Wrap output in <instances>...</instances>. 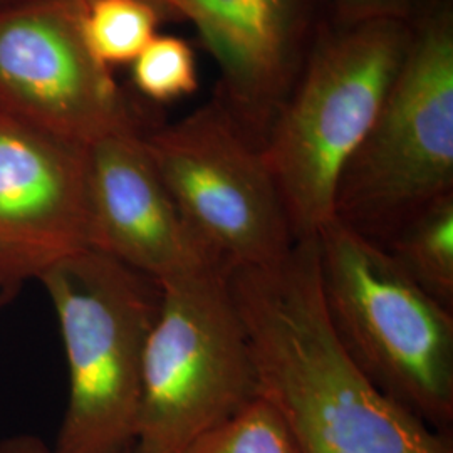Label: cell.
Returning a JSON list of instances; mask_svg holds the SVG:
<instances>
[{"label": "cell", "instance_id": "1", "mask_svg": "<svg viewBox=\"0 0 453 453\" xmlns=\"http://www.w3.org/2000/svg\"><path fill=\"white\" fill-rule=\"evenodd\" d=\"M259 396L306 453H453L450 438L391 403L357 370L324 304L318 242L228 271Z\"/></svg>", "mask_w": 453, "mask_h": 453}, {"label": "cell", "instance_id": "2", "mask_svg": "<svg viewBox=\"0 0 453 453\" xmlns=\"http://www.w3.org/2000/svg\"><path fill=\"white\" fill-rule=\"evenodd\" d=\"M413 39V22L323 29L262 148L296 241L334 220L341 173L380 113Z\"/></svg>", "mask_w": 453, "mask_h": 453}, {"label": "cell", "instance_id": "3", "mask_svg": "<svg viewBox=\"0 0 453 453\" xmlns=\"http://www.w3.org/2000/svg\"><path fill=\"white\" fill-rule=\"evenodd\" d=\"M39 282L58 316L69 378L52 453L131 452L160 282L91 247L54 264Z\"/></svg>", "mask_w": 453, "mask_h": 453}, {"label": "cell", "instance_id": "4", "mask_svg": "<svg viewBox=\"0 0 453 453\" xmlns=\"http://www.w3.org/2000/svg\"><path fill=\"white\" fill-rule=\"evenodd\" d=\"M324 304L346 353L391 403L447 435L453 423V311L388 254L331 220L316 235Z\"/></svg>", "mask_w": 453, "mask_h": 453}, {"label": "cell", "instance_id": "5", "mask_svg": "<svg viewBox=\"0 0 453 453\" xmlns=\"http://www.w3.org/2000/svg\"><path fill=\"white\" fill-rule=\"evenodd\" d=\"M453 194V9L428 2L372 128L341 173L334 220L383 247Z\"/></svg>", "mask_w": 453, "mask_h": 453}, {"label": "cell", "instance_id": "6", "mask_svg": "<svg viewBox=\"0 0 453 453\" xmlns=\"http://www.w3.org/2000/svg\"><path fill=\"white\" fill-rule=\"evenodd\" d=\"M160 286L134 453H180L259 396L228 269L207 265Z\"/></svg>", "mask_w": 453, "mask_h": 453}, {"label": "cell", "instance_id": "7", "mask_svg": "<svg viewBox=\"0 0 453 453\" xmlns=\"http://www.w3.org/2000/svg\"><path fill=\"white\" fill-rule=\"evenodd\" d=\"M145 143L183 222L226 269L262 267L296 245L291 222L262 150L213 99Z\"/></svg>", "mask_w": 453, "mask_h": 453}, {"label": "cell", "instance_id": "8", "mask_svg": "<svg viewBox=\"0 0 453 453\" xmlns=\"http://www.w3.org/2000/svg\"><path fill=\"white\" fill-rule=\"evenodd\" d=\"M84 0L0 4V113L91 145L145 123L82 33Z\"/></svg>", "mask_w": 453, "mask_h": 453}, {"label": "cell", "instance_id": "9", "mask_svg": "<svg viewBox=\"0 0 453 453\" xmlns=\"http://www.w3.org/2000/svg\"><path fill=\"white\" fill-rule=\"evenodd\" d=\"M89 249L88 146L0 113V292Z\"/></svg>", "mask_w": 453, "mask_h": 453}, {"label": "cell", "instance_id": "10", "mask_svg": "<svg viewBox=\"0 0 453 453\" xmlns=\"http://www.w3.org/2000/svg\"><path fill=\"white\" fill-rule=\"evenodd\" d=\"M190 20L220 73L215 101L262 150L312 46L314 0H165Z\"/></svg>", "mask_w": 453, "mask_h": 453}, {"label": "cell", "instance_id": "11", "mask_svg": "<svg viewBox=\"0 0 453 453\" xmlns=\"http://www.w3.org/2000/svg\"><path fill=\"white\" fill-rule=\"evenodd\" d=\"M88 183L91 249L160 284L220 265L183 222L143 131H118L88 145Z\"/></svg>", "mask_w": 453, "mask_h": 453}, {"label": "cell", "instance_id": "12", "mask_svg": "<svg viewBox=\"0 0 453 453\" xmlns=\"http://www.w3.org/2000/svg\"><path fill=\"white\" fill-rule=\"evenodd\" d=\"M381 249L421 291L453 311V194L408 220Z\"/></svg>", "mask_w": 453, "mask_h": 453}, {"label": "cell", "instance_id": "13", "mask_svg": "<svg viewBox=\"0 0 453 453\" xmlns=\"http://www.w3.org/2000/svg\"><path fill=\"white\" fill-rule=\"evenodd\" d=\"M163 17L148 0H88L82 33L97 61L111 69L138 58L157 35Z\"/></svg>", "mask_w": 453, "mask_h": 453}, {"label": "cell", "instance_id": "14", "mask_svg": "<svg viewBox=\"0 0 453 453\" xmlns=\"http://www.w3.org/2000/svg\"><path fill=\"white\" fill-rule=\"evenodd\" d=\"M180 453H306L284 417L257 396Z\"/></svg>", "mask_w": 453, "mask_h": 453}, {"label": "cell", "instance_id": "15", "mask_svg": "<svg viewBox=\"0 0 453 453\" xmlns=\"http://www.w3.org/2000/svg\"><path fill=\"white\" fill-rule=\"evenodd\" d=\"M131 80L158 104L190 96L198 88L194 50L175 35H155L131 63Z\"/></svg>", "mask_w": 453, "mask_h": 453}, {"label": "cell", "instance_id": "16", "mask_svg": "<svg viewBox=\"0 0 453 453\" xmlns=\"http://www.w3.org/2000/svg\"><path fill=\"white\" fill-rule=\"evenodd\" d=\"M333 5L340 24L385 19L413 22L425 7L423 0H333Z\"/></svg>", "mask_w": 453, "mask_h": 453}, {"label": "cell", "instance_id": "17", "mask_svg": "<svg viewBox=\"0 0 453 453\" xmlns=\"http://www.w3.org/2000/svg\"><path fill=\"white\" fill-rule=\"evenodd\" d=\"M0 453H52L44 440L29 434H19L0 440ZM128 453H134L133 450Z\"/></svg>", "mask_w": 453, "mask_h": 453}, {"label": "cell", "instance_id": "18", "mask_svg": "<svg viewBox=\"0 0 453 453\" xmlns=\"http://www.w3.org/2000/svg\"><path fill=\"white\" fill-rule=\"evenodd\" d=\"M17 292L14 291H2L0 292V311H4V308L7 304L12 303V299L16 297Z\"/></svg>", "mask_w": 453, "mask_h": 453}, {"label": "cell", "instance_id": "19", "mask_svg": "<svg viewBox=\"0 0 453 453\" xmlns=\"http://www.w3.org/2000/svg\"><path fill=\"white\" fill-rule=\"evenodd\" d=\"M9 2H20V0H0V4H9ZM84 2H88V0H84ZM148 2L155 4V5L162 11L163 16L166 17V11H165V0H148Z\"/></svg>", "mask_w": 453, "mask_h": 453}, {"label": "cell", "instance_id": "20", "mask_svg": "<svg viewBox=\"0 0 453 453\" xmlns=\"http://www.w3.org/2000/svg\"><path fill=\"white\" fill-rule=\"evenodd\" d=\"M318 453H326V452H318Z\"/></svg>", "mask_w": 453, "mask_h": 453}]
</instances>
